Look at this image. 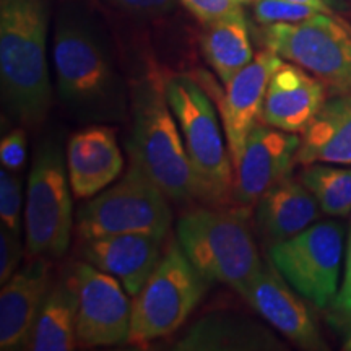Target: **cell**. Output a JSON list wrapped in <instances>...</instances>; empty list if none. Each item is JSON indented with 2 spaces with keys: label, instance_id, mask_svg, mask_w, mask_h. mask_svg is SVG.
Here are the masks:
<instances>
[{
  "label": "cell",
  "instance_id": "1",
  "mask_svg": "<svg viewBox=\"0 0 351 351\" xmlns=\"http://www.w3.org/2000/svg\"><path fill=\"white\" fill-rule=\"evenodd\" d=\"M46 38V0H0L2 99L25 124H41L51 108Z\"/></svg>",
  "mask_w": 351,
  "mask_h": 351
},
{
  "label": "cell",
  "instance_id": "2",
  "mask_svg": "<svg viewBox=\"0 0 351 351\" xmlns=\"http://www.w3.org/2000/svg\"><path fill=\"white\" fill-rule=\"evenodd\" d=\"M168 103L165 83L145 78L132 91V165L142 169L171 200L199 199L179 124Z\"/></svg>",
  "mask_w": 351,
  "mask_h": 351
},
{
  "label": "cell",
  "instance_id": "3",
  "mask_svg": "<svg viewBox=\"0 0 351 351\" xmlns=\"http://www.w3.org/2000/svg\"><path fill=\"white\" fill-rule=\"evenodd\" d=\"M176 232L186 257L208 283L228 285L247 296L265 265L241 215L195 208L179 218Z\"/></svg>",
  "mask_w": 351,
  "mask_h": 351
},
{
  "label": "cell",
  "instance_id": "4",
  "mask_svg": "<svg viewBox=\"0 0 351 351\" xmlns=\"http://www.w3.org/2000/svg\"><path fill=\"white\" fill-rule=\"evenodd\" d=\"M165 90L181 129L199 186V199L212 205L231 204L234 166L205 86L200 85L199 78L174 75L165 83Z\"/></svg>",
  "mask_w": 351,
  "mask_h": 351
},
{
  "label": "cell",
  "instance_id": "5",
  "mask_svg": "<svg viewBox=\"0 0 351 351\" xmlns=\"http://www.w3.org/2000/svg\"><path fill=\"white\" fill-rule=\"evenodd\" d=\"M168 199L142 169L130 165L119 182L101 191L78 208L77 238L83 243L138 232L165 239L173 225Z\"/></svg>",
  "mask_w": 351,
  "mask_h": 351
},
{
  "label": "cell",
  "instance_id": "6",
  "mask_svg": "<svg viewBox=\"0 0 351 351\" xmlns=\"http://www.w3.org/2000/svg\"><path fill=\"white\" fill-rule=\"evenodd\" d=\"M207 288L208 282L195 270L178 241L171 243L150 278L134 296L127 343L143 345L174 333Z\"/></svg>",
  "mask_w": 351,
  "mask_h": 351
},
{
  "label": "cell",
  "instance_id": "7",
  "mask_svg": "<svg viewBox=\"0 0 351 351\" xmlns=\"http://www.w3.org/2000/svg\"><path fill=\"white\" fill-rule=\"evenodd\" d=\"M52 56L59 93L72 111L90 119H111L121 112L111 64L85 28L75 23L57 26Z\"/></svg>",
  "mask_w": 351,
  "mask_h": 351
},
{
  "label": "cell",
  "instance_id": "8",
  "mask_svg": "<svg viewBox=\"0 0 351 351\" xmlns=\"http://www.w3.org/2000/svg\"><path fill=\"white\" fill-rule=\"evenodd\" d=\"M267 49L317 77L332 95H351V26L330 13L265 25Z\"/></svg>",
  "mask_w": 351,
  "mask_h": 351
},
{
  "label": "cell",
  "instance_id": "9",
  "mask_svg": "<svg viewBox=\"0 0 351 351\" xmlns=\"http://www.w3.org/2000/svg\"><path fill=\"white\" fill-rule=\"evenodd\" d=\"M72 187L62 148L44 143L28 179L26 249L34 257H62L72 239Z\"/></svg>",
  "mask_w": 351,
  "mask_h": 351
},
{
  "label": "cell",
  "instance_id": "10",
  "mask_svg": "<svg viewBox=\"0 0 351 351\" xmlns=\"http://www.w3.org/2000/svg\"><path fill=\"white\" fill-rule=\"evenodd\" d=\"M345 251L340 223L320 221L270 245V263L302 300L328 309L339 293Z\"/></svg>",
  "mask_w": 351,
  "mask_h": 351
},
{
  "label": "cell",
  "instance_id": "11",
  "mask_svg": "<svg viewBox=\"0 0 351 351\" xmlns=\"http://www.w3.org/2000/svg\"><path fill=\"white\" fill-rule=\"evenodd\" d=\"M77 339L88 346H109L127 341L132 304L117 278L91 263H77Z\"/></svg>",
  "mask_w": 351,
  "mask_h": 351
},
{
  "label": "cell",
  "instance_id": "12",
  "mask_svg": "<svg viewBox=\"0 0 351 351\" xmlns=\"http://www.w3.org/2000/svg\"><path fill=\"white\" fill-rule=\"evenodd\" d=\"M301 137L267 124H256L245 140L234 168L231 204L241 210L256 207L261 197L276 182L288 178L300 150Z\"/></svg>",
  "mask_w": 351,
  "mask_h": 351
},
{
  "label": "cell",
  "instance_id": "13",
  "mask_svg": "<svg viewBox=\"0 0 351 351\" xmlns=\"http://www.w3.org/2000/svg\"><path fill=\"white\" fill-rule=\"evenodd\" d=\"M282 64L283 59L274 51L257 52L251 62L225 83V91L218 93V112L234 168L243 155L245 140L261 117L271 77Z\"/></svg>",
  "mask_w": 351,
  "mask_h": 351
},
{
  "label": "cell",
  "instance_id": "14",
  "mask_svg": "<svg viewBox=\"0 0 351 351\" xmlns=\"http://www.w3.org/2000/svg\"><path fill=\"white\" fill-rule=\"evenodd\" d=\"M328 95V88L317 77L283 60L267 88L258 121L289 134H302Z\"/></svg>",
  "mask_w": 351,
  "mask_h": 351
},
{
  "label": "cell",
  "instance_id": "15",
  "mask_svg": "<svg viewBox=\"0 0 351 351\" xmlns=\"http://www.w3.org/2000/svg\"><path fill=\"white\" fill-rule=\"evenodd\" d=\"M47 257L15 271L0 291V350L28 348L38 314L51 289V267Z\"/></svg>",
  "mask_w": 351,
  "mask_h": 351
},
{
  "label": "cell",
  "instance_id": "16",
  "mask_svg": "<svg viewBox=\"0 0 351 351\" xmlns=\"http://www.w3.org/2000/svg\"><path fill=\"white\" fill-rule=\"evenodd\" d=\"M65 163L75 199L85 200L98 195L124 169L116 132L106 125H90L75 132L69 140Z\"/></svg>",
  "mask_w": 351,
  "mask_h": 351
},
{
  "label": "cell",
  "instance_id": "17",
  "mask_svg": "<svg viewBox=\"0 0 351 351\" xmlns=\"http://www.w3.org/2000/svg\"><path fill=\"white\" fill-rule=\"evenodd\" d=\"M244 300L293 343L307 350H326V341L304 302L289 289L287 280L271 263L263 267Z\"/></svg>",
  "mask_w": 351,
  "mask_h": 351
},
{
  "label": "cell",
  "instance_id": "18",
  "mask_svg": "<svg viewBox=\"0 0 351 351\" xmlns=\"http://www.w3.org/2000/svg\"><path fill=\"white\" fill-rule=\"evenodd\" d=\"M163 239L152 234H116L83 241L82 256L96 269L121 282L129 296H137L161 261Z\"/></svg>",
  "mask_w": 351,
  "mask_h": 351
},
{
  "label": "cell",
  "instance_id": "19",
  "mask_svg": "<svg viewBox=\"0 0 351 351\" xmlns=\"http://www.w3.org/2000/svg\"><path fill=\"white\" fill-rule=\"evenodd\" d=\"M320 205L301 181L285 178L258 199L256 223L262 238L275 244L291 238L319 218Z\"/></svg>",
  "mask_w": 351,
  "mask_h": 351
},
{
  "label": "cell",
  "instance_id": "20",
  "mask_svg": "<svg viewBox=\"0 0 351 351\" xmlns=\"http://www.w3.org/2000/svg\"><path fill=\"white\" fill-rule=\"evenodd\" d=\"M296 163L351 166V95H333L302 130Z\"/></svg>",
  "mask_w": 351,
  "mask_h": 351
},
{
  "label": "cell",
  "instance_id": "21",
  "mask_svg": "<svg viewBox=\"0 0 351 351\" xmlns=\"http://www.w3.org/2000/svg\"><path fill=\"white\" fill-rule=\"evenodd\" d=\"M77 285L73 270L51 285L34 324L29 350L70 351L77 346Z\"/></svg>",
  "mask_w": 351,
  "mask_h": 351
},
{
  "label": "cell",
  "instance_id": "22",
  "mask_svg": "<svg viewBox=\"0 0 351 351\" xmlns=\"http://www.w3.org/2000/svg\"><path fill=\"white\" fill-rule=\"evenodd\" d=\"M278 343L269 332L245 317L212 314L197 322L176 350H275Z\"/></svg>",
  "mask_w": 351,
  "mask_h": 351
},
{
  "label": "cell",
  "instance_id": "23",
  "mask_svg": "<svg viewBox=\"0 0 351 351\" xmlns=\"http://www.w3.org/2000/svg\"><path fill=\"white\" fill-rule=\"evenodd\" d=\"M202 51L223 83L251 62L254 51L243 12L210 23L202 38Z\"/></svg>",
  "mask_w": 351,
  "mask_h": 351
},
{
  "label": "cell",
  "instance_id": "24",
  "mask_svg": "<svg viewBox=\"0 0 351 351\" xmlns=\"http://www.w3.org/2000/svg\"><path fill=\"white\" fill-rule=\"evenodd\" d=\"M300 181L313 192L324 213L333 217L351 213V168L322 163L307 165Z\"/></svg>",
  "mask_w": 351,
  "mask_h": 351
},
{
  "label": "cell",
  "instance_id": "25",
  "mask_svg": "<svg viewBox=\"0 0 351 351\" xmlns=\"http://www.w3.org/2000/svg\"><path fill=\"white\" fill-rule=\"evenodd\" d=\"M328 324L343 337L346 348H351V226L346 241L345 275L335 300L328 306Z\"/></svg>",
  "mask_w": 351,
  "mask_h": 351
},
{
  "label": "cell",
  "instance_id": "26",
  "mask_svg": "<svg viewBox=\"0 0 351 351\" xmlns=\"http://www.w3.org/2000/svg\"><path fill=\"white\" fill-rule=\"evenodd\" d=\"M21 205L23 186L15 171L3 168L0 171V219L2 226L13 232L21 231Z\"/></svg>",
  "mask_w": 351,
  "mask_h": 351
},
{
  "label": "cell",
  "instance_id": "27",
  "mask_svg": "<svg viewBox=\"0 0 351 351\" xmlns=\"http://www.w3.org/2000/svg\"><path fill=\"white\" fill-rule=\"evenodd\" d=\"M317 8L306 3L289 2V0H256L254 15L261 25L275 23H296L317 15Z\"/></svg>",
  "mask_w": 351,
  "mask_h": 351
},
{
  "label": "cell",
  "instance_id": "28",
  "mask_svg": "<svg viewBox=\"0 0 351 351\" xmlns=\"http://www.w3.org/2000/svg\"><path fill=\"white\" fill-rule=\"evenodd\" d=\"M197 20L210 25L241 12L239 0H179Z\"/></svg>",
  "mask_w": 351,
  "mask_h": 351
},
{
  "label": "cell",
  "instance_id": "29",
  "mask_svg": "<svg viewBox=\"0 0 351 351\" xmlns=\"http://www.w3.org/2000/svg\"><path fill=\"white\" fill-rule=\"evenodd\" d=\"M21 261V241L19 232L0 228V283H7Z\"/></svg>",
  "mask_w": 351,
  "mask_h": 351
},
{
  "label": "cell",
  "instance_id": "30",
  "mask_svg": "<svg viewBox=\"0 0 351 351\" xmlns=\"http://www.w3.org/2000/svg\"><path fill=\"white\" fill-rule=\"evenodd\" d=\"M26 160V132L25 129H13L3 135L0 142V161L3 168L16 171L25 165Z\"/></svg>",
  "mask_w": 351,
  "mask_h": 351
},
{
  "label": "cell",
  "instance_id": "31",
  "mask_svg": "<svg viewBox=\"0 0 351 351\" xmlns=\"http://www.w3.org/2000/svg\"><path fill=\"white\" fill-rule=\"evenodd\" d=\"M114 3L138 15H163L174 10L176 0H112Z\"/></svg>",
  "mask_w": 351,
  "mask_h": 351
},
{
  "label": "cell",
  "instance_id": "32",
  "mask_svg": "<svg viewBox=\"0 0 351 351\" xmlns=\"http://www.w3.org/2000/svg\"><path fill=\"white\" fill-rule=\"evenodd\" d=\"M289 2L306 3V5L317 8L319 12L330 13V15L340 10V8H343V0H289Z\"/></svg>",
  "mask_w": 351,
  "mask_h": 351
},
{
  "label": "cell",
  "instance_id": "33",
  "mask_svg": "<svg viewBox=\"0 0 351 351\" xmlns=\"http://www.w3.org/2000/svg\"><path fill=\"white\" fill-rule=\"evenodd\" d=\"M239 2L241 3H243V2H251V0H239Z\"/></svg>",
  "mask_w": 351,
  "mask_h": 351
}]
</instances>
